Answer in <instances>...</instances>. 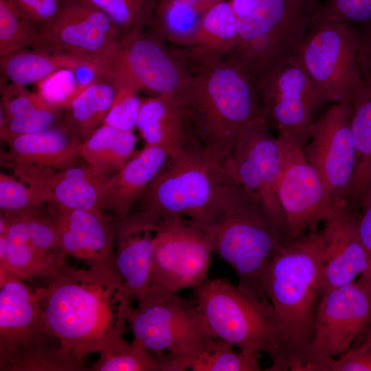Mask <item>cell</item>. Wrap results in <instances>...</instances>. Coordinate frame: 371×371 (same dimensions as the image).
I'll return each mask as SVG.
<instances>
[{
    "instance_id": "6da1fadb",
    "label": "cell",
    "mask_w": 371,
    "mask_h": 371,
    "mask_svg": "<svg viewBox=\"0 0 371 371\" xmlns=\"http://www.w3.org/2000/svg\"><path fill=\"white\" fill-rule=\"evenodd\" d=\"M121 284L116 269L65 264L47 286L34 289L43 322L63 352L83 362L124 336L116 299Z\"/></svg>"
},
{
    "instance_id": "7a4b0ae2",
    "label": "cell",
    "mask_w": 371,
    "mask_h": 371,
    "mask_svg": "<svg viewBox=\"0 0 371 371\" xmlns=\"http://www.w3.org/2000/svg\"><path fill=\"white\" fill-rule=\"evenodd\" d=\"M174 94L194 148L212 161L220 163L228 157L243 131L263 117L254 81L227 57L192 65L190 74Z\"/></svg>"
},
{
    "instance_id": "3957f363",
    "label": "cell",
    "mask_w": 371,
    "mask_h": 371,
    "mask_svg": "<svg viewBox=\"0 0 371 371\" xmlns=\"http://www.w3.org/2000/svg\"><path fill=\"white\" fill-rule=\"evenodd\" d=\"M322 231L289 237L273 258L264 288L284 334L283 370L302 371L320 300Z\"/></svg>"
},
{
    "instance_id": "277c9868",
    "label": "cell",
    "mask_w": 371,
    "mask_h": 371,
    "mask_svg": "<svg viewBox=\"0 0 371 371\" xmlns=\"http://www.w3.org/2000/svg\"><path fill=\"white\" fill-rule=\"evenodd\" d=\"M203 230L214 252L236 273L238 286L260 300H269L265 278L290 236L229 173L217 195L212 220Z\"/></svg>"
},
{
    "instance_id": "5b68a950",
    "label": "cell",
    "mask_w": 371,
    "mask_h": 371,
    "mask_svg": "<svg viewBox=\"0 0 371 371\" xmlns=\"http://www.w3.org/2000/svg\"><path fill=\"white\" fill-rule=\"evenodd\" d=\"M196 305L211 333L249 354L272 359L265 370L282 371L284 334L269 300H260L226 279H207L195 288Z\"/></svg>"
},
{
    "instance_id": "8992f818",
    "label": "cell",
    "mask_w": 371,
    "mask_h": 371,
    "mask_svg": "<svg viewBox=\"0 0 371 371\" xmlns=\"http://www.w3.org/2000/svg\"><path fill=\"white\" fill-rule=\"evenodd\" d=\"M87 370L46 328L35 290L0 269V370Z\"/></svg>"
},
{
    "instance_id": "52a82bcc",
    "label": "cell",
    "mask_w": 371,
    "mask_h": 371,
    "mask_svg": "<svg viewBox=\"0 0 371 371\" xmlns=\"http://www.w3.org/2000/svg\"><path fill=\"white\" fill-rule=\"evenodd\" d=\"M227 176L223 165L190 148L169 156L134 205L156 225L186 218L201 229L210 222L219 190Z\"/></svg>"
},
{
    "instance_id": "ba28073f",
    "label": "cell",
    "mask_w": 371,
    "mask_h": 371,
    "mask_svg": "<svg viewBox=\"0 0 371 371\" xmlns=\"http://www.w3.org/2000/svg\"><path fill=\"white\" fill-rule=\"evenodd\" d=\"M320 0H261L238 17V37L227 56L255 84L293 58L306 38Z\"/></svg>"
},
{
    "instance_id": "9c48e42d",
    "label": "cell",
    "mask_w": 371,
    "mask_h": 371,
    "mask_svg": "<svg viewBox=\"0 0 371 371\" xmlns=\"http://www.w3.org/2000/svg\"><path fill=\"white\" fill-rule=\"evenodd\" d=\"M127 323L133 338L149 350L165 357L164 371H175L180 361L198 353L214 337L196 304L177 294L166 297L145 295L137 300Z\"/></svg>"
},
{
    "instance_id": "30bf717a",
    "label": "cell",
    "mask_w": 371,
    "mask_h": 371,
    "mask_svg": "<svg viewBox=\"0 0 371 371\" xmlns=\"http://www.w3.org/2000/svg\"><path fill=\"white\" fill-rule=\"evenodd\" d=\"M357 56V34L352 25L313 21L294 57L322 103H337L351 102L361 80Z\"/></svg>"
},
{
    "instance_id": "8fae6325",
    "label": "cell",
    "mask_w": 371,
    "mask_h": 371,
    "mask_svg": "<svg viewBox=\"0 0 371 371\" xmlns=\"http://www.w3.org/2000/svg\"><path fill=\"white\" fill-rule=\"evenodd\" d=\"M213 252L207 234L191 221L179 218L158 225L145 295L166 297L198 287L207 280Z\"/></svg>"
},
{
    "instance_id": "7c38bea8",
    "label": "cell",
    "mask_w": 371,
    "mask_h": 371,
    "mask_svg": "<svg viewBox=\"0 0 371 371\" xmlns=\"http://www.w3.org/2000/svg\"><path fill=\"white\" fill-rule=\"evenodd\" d=\"M37 47L72 55L113 69L122 34L113 21L87 0L61 1L56 16L40 30Z\"/></svg>"
},
{
    "instance_id": "4fadbf2b",
    "label": "cell",
    "mask_w": 371,
    "mask_h": 371,
    "mask_svg": "<svg viewBox=\"0 0 371 371\" xmlns=\"http://www.w3.org/2000/svg\"><path fill=\"white\" fill-rule=\"evenodd\" d=\"M371 327V295L355 280L321 297L314 337L302 371H329L330 361L347 351Z\"/></svg>"
},
{
    "instance_id": "5bb4252c",
    "label": "cell",
    "mask_w": 371,
    "mask_h": 371,
    "mask_svg": "<svg viewBox=\"0 0 371 371\" xmlns=\"http://www.w3.org/2000/svg\"><path fill=\"white\" fill-rule=\"evenodd\" d=\"M281 161L277 192L290 237L317 229L342 210L322 177L307 159L304 146L278 137Z\"/></svg>"
},
{
    "instance_id": "9a60e30c",
    "label": "cell",
    "mask_w": 371,
    "mask_h": 371,
    "mask_svg": "<svg viewBox=\"0 0 371 371\" xmlns=\"http://www.w3.org/2000/svg\"><path fill=\"white\" fill-rule=\"evenodd\" d=\"M262 117L278 137L305 146L314 113L323 104L308 76L295 57L256 82Z\"/></svg>"
},
{
    "instance_id": "2e32d148",
    "label": "cell",
    "mask_w": 371,
    "mask_h": 371,
    "mask_svg": "<svg viewBox=\"0 0 371 371\" xmlns=\"http://www.w3.org/2000/svg\"><path fill=\"white\" fill-rule=\"evenodd\" d=\"M280 161V140L262 117L243 131L232 153L220 163L290 236L277 192Z\"/></svg>"
},
{
    "instance_id": "e0dca14e",
    "label": "cell",
    "mask_w": 371,
    "mask_h": 371,
    "mask_svg": "<svg viewBox=\"0 0 371 371\" xmlns=\"http://www.w3.org/2000/svg\"><path fill=\"white\" fill-rule=\"evenodd\" d=\"M351 121V102L335 103L314 120L304 147L334 200L346 208L355 167Z\"/></svg>"
},
{
    "instance_id": "ac0fdd59",
    "label": "cell",
    "mask_w": 371,
    "mask_h": 371,
    "mask_svg": "<svg viewBox=\"0 0 371 371\" xmlns=\"http://www.w3.org/2000/svg\"><path fill=\"white\" fill-rule=\"evenodd\" d=\"M115 260L122 278L116 293L118 321L126 324L132 302L147 292L151 278L156 226L137 212L113 216Z\"/></svg>"
},
{
    "instance_id": "d6986e66",
    "label": "cell",
    "mask_w": 371,
    "mask_h": 371,
    "mask_svg": "<svg viewBox=\"0 0 371 371\" xmlns=\"http://www.w3.org/2000/svg\"><path fill=\"white\" fill-rule=\"evenodd\" d=\"M120 59L133 83L155 95L172 94L190 74V67L177 47L144 29L125 34Z\"/></svg>"
},
{
    "instance_id": "ffe728a7",
    "label": "cell",
    "mask_w": 371,
    "mask_h": 371,
    "mask_svg": "<svg viewBox=\"0 0 371 371\" xmlns=\"http://www.w3.org/2000/svg\"><path fill=\"white\" fill-rule=\"evenodd\" d=\"M65 254L89 267L117 270L113 216L102 210L68 209L49 203Z\"/></svg>"
},
{
    "instance_id": "44dd1931",
    "label": "cell",
    "mask_w": 371,
    "mask_h": 371,
    "mask_svg": "<svg viewBox=\"0 0 371 371\" xmlns=\"http://www.w3.org/2000/svg\"><path fill=\"white\" fill-rule=\"evenodd\" d=\"M320 298L355 280L367 269L370 254L359 236L358 213L345 209L324 223Z\"/></svg>"
},
{
    "instance_id": "7402d4cb",
    "label": "cell",
    "mask_w": 371,
    "mask_h": 371,
    "mask_svg": "<svg viewBox=\"0 0 371 371\" xmlns=\"http://www.w3.org/2000/svg\"><path fill=\"white\" fill-rule=\"evenodd\" d=\"M4 163L22 181L76 165L80 139L66 128L49 129L10 138Z\"/></svg>"
},
{
    "instance_id": "603a6c76",
    "label": "cell",
    "mask_w": 371,
    "mask_h": 371,
    "mask_svg": "<svg viewBox=\"0 0 371 371\" xmlns=\"http://www.w3.org/2000/svg\"><path fill=\"white\" fill-rule=\"evenodd\" d=\"M170 155L159 146H146L106 181L100 199L102 211L113 216L128 214Z\"/></svg>"
},
{
    "instance_id": "cb8c5ba5",
    "label": "cell",
    "mask_w": 371,
    "mask_h": 371,
    "mask_svg": "<svg viewBox=\"0 0 371 371\" xmlns=\"http://www.w3.org/2000/svg\"><path fill=\"white\" fill-rule=\"evenodd\" d=\"M136 127L146 146L161 147L170 156L194 148L183 111L174 93L143 98Z\"/></svg>"
},
{
    "instance_id": "d4e9b609",
    "label": "cell",
    "mask_w": 371,
    "mask_h": 371,
    "mask_svg": "<svg viewBox=\"0 0 371 371\" xmlns=\"http://www.w3.org/2000/svg\"><path fill=\"white\" fill-rule=\"evenodd\" d=\"M113 173L86 163L43 175L27 183L49 191L53 198L51 204L68 209L100 210L102 188Z\"/></svg>"
},
{
    "instance_id": "484cf974",
    "label": "cell",
    "mask_w": 371,
    "mask_h": 371,
    "mask_svg": "<svg viewBox=\"0 0 371 371\" xmlns=\"http://www.w3.org/2000/svg\"><path fill=\"white\" fill-rule=\"evenodd\" d=\"M351 129L355 150V167L347 208L359 212L371 188V80L361 78L352 99Z\"/></svg>"
},
{
    "instance_id": "4316f807",
    "label": "cell",
    "mask_w": 371,
    "mask_h": 371,
    "mask_svg": "<svg viewBox=\"0 0 371 371\" xmlns=\"http://www.w3.org/2000/svg\"><path fill=\"white\" fill-rule=\"evenodd\" d=\"M238 37V16L229 1H221L204 14L190 47H179L190 62L227 57Z\"/></svg>"
},
{
    "instance_id": "83f0119b",
    "label": "cell",
    "mask_w": 371,
    "mask_h": 371,
    "mask_svg": "<svg viewBox=\"0 0 371 371\" xmlns=\"http://www.w3.org/2000/svg\"><path fill=\"white\" fill-rule=\"evenodd\" d=\"M119 78L116 74L100 75L65 109V126L81 142L104 124L113 103Z\"/></svg>"
},
{
    "instance_id": "f1b7e54d",
    "label": "cell",
    "mask_w": 371,
    "mask_h": 371,
    "mask_svg": "<svg viewBox=\"0 0 371 371\" xmlns=\"http://www.w3.org/2000/svg\"><path fill=\"white\" fill-rule=\"evenodd\" d=\"M6 217L7 251L0 259V269L23 280L40 278L48 282L56 273L46 262L32 243L26 227L23 211L2 212Z\"/></svg>"
},
{
    "instance_id": "f546056e",
    "label": "cell",
    "mask_w": 371,
    "mask_h": 371,
    "mask_svg": "<svg viewBox=\"0 0 371 371\" xmlns=\"http://www.w3.org/2000/svg\"><path fill=\"white\" fill-rule=\"evenodd\" d=\"M86 63L93 64L72 55L48 49L23 48L0 57V70L1 75L10 82L26 86L37 82L58 69H74Z\"/></svg>"
},
{
    "instance_id": "4dcf8cb0",
    "label": "cell",
    "mask_w": 371,
    "mask_h": 371,
    "mask_svg": "<svg viewBox=\"0 0 371 371\" xmlns=\"http://www.w3.org/2000/svg\"><path fill=\"white\" fill-rule=\"evenodd\" d=\"M133 131L102 124L81 142L80 158L93 166L116 172L136 153Z\"/></svg>"
},
{
    "instance_id": "1f68e13d",
    "label": "cell",
    "mask_w": 371,
    "mask_h": 371,
    "mask_svg": "<svg viewBox=\"0 0 371 371\" xmlns=\"http://www.w3.org/2000/svg\"><path fill=\"white\" fill-rule=\"evenodd\" d=\"M229 342L211 338L196 355L180 361L175 371H260V355L236 351Z\"/></svg>"
},
{
    "instance_id": "d6a6232c",
    "label": "cell",
    "mask_w": 371,
    "mask_h": 371,
    "mask_svg": "<svg viewBox=\"0 0 371 371\" xmlns=\"http://www.w3.org/2000/svg\"><path fill=\"white\" fill-rule=\"evenodd\" d=\"M165 355L155 353L138 339L128 342L124 336L100 352L91 371H164Z\"/></svg>"
},
{
    "instance_id": "836d02e7",
    "label": "cell",
    "mask_w": 371,
    "mask_h": 371,
    "mask_svg": "<svg viewBox=\"0 0 371 371\" xmlns=\"http://www.w3.org/2000/svg\"><path fill=\"white\" fill-rule=\"evenodd\" d=\"M40 40V28L12 0H0V57L27 47H37Z\"/></svg>"
},
{
    "instance_id": "e575fe53",
    "label": "cell",
    "mask_w": 371,
    "mask_h": 371,
    "mask_svg": "<svg viewBox=\"0 0 371 371\" xmlns=\"http://www.w3.org/2000/svg\"><path fill=\"white\" fill-rule=\"evenodd\" d=\"M53 203L49 191L43 187L17 180L5 173L0 174V208L1 212L12 213Z\"/></svg>"
},
{
    "instance_id": "d590c367",
    "label": "cell",
    "mask_w": 371,
    "mask_h": 371,
    "mask_svg": "<svg viewBox=\"0 0 371 371\" xmlns=\"http://www.w3.org/2000/svg\"><path fill=\"white\" fill-rule=\"evenodd\" d=\"M140 90L130 80L121 78L104 124L124 131H133L143 99L139 96Z\"/></svg>"
},
{
    "instance_id": "8d00e7d4",
    "label": "cell",
    "mask_w": 371,
    "mask_h": 371,
    "mask_svg": "<svg viewBox=\"0 0 371 371\" xmlns=\"http://www.w3.org/2000/svg\"><path fill=\"white\" fill-rule=\"evenodd\" d=\"M59 109L56 107L38 109L7 120L1 111V137L6 142L15 136L49 129L57 118Z\"/></svg>"
},
{
    "instance_id": "74e56055",
    "label": "cell",
    "mask_w": 371,
    "mask_h": 371,
    "mask_svg": "<svg viewBox=\"0 0 371 371\" xmlns=\"http://www.w3.org/2000/svg\"><path fill=\"white\" fill-rule=\"evenodd\" d=\"M313 21L350 25L371 21V0H320Z\"/></svg>"
},
{
    "instance_id": "f35d334b",
    "label": "cell",
    "mask_w": 371,
    "mask_h": 371,
    "mask_svg": "<svg viewBox=\"0 0 371 371\" xmlns=\"http://www.w3.org/2000/svg\"><path fill=\"white\" fill-rule=\"evenodd\" d=\"M36 83L37 93L57 108L66 109L77 97V81L72 69H58Z\"/></svg>"
},
{
    "instance_id": "ab89813d",
    "label": "cell",
    "mask_w": 371,
    "mask_h": 371,
    "mask_svg": "<svg viewBox=\"0 0 371 371\" xmlns=\"http://www.w3.org/2000/svg\"><path fill=\"white\" fill-rule=\"evenodd\" d=\"M52 107L55 106L25 86L1 82V111L6 120L32 110Z\"/></svg>"
},
{
    "instance_id": "60d3db41",
    "label": "cell",
    "mask_w": 371,
    "mask_h": 371,
    "mask_svg": "<svg viewBox=\"0 0 371 371\" xmlns=\"http://www.w3.org/2000/svg\"><path fill=\"white\" fill-rule=\"evenodd\" d=\"M87 1L109 16L120 30L123 36L134 30L146 27V22L128 0Z\"/></svg>"
},
{
    "instance_id": "b9f144b4",
    "label": "cell",
    "mask_w": 371,
    "mask_h": 371,
    "mask_svg": "<svg viewBox=\"0 0 371 371\" xmlns=\"http://www.w3.org/2000/svg\"><path fill=\"white\" fill-rule=\"evenodd\" d=\"M361 341L330 361L329 371H371V327Z\"/></svg>"
},
{
    "instance_id": "7bdbcfd3",
    "label": "cell",
    "mask_w": 371,
    "mask_h": 371,
    "mask_svg": "<svg viewBox=\"0 0 371 371\" xmlns=\"http://www.w3.org/2000/svg\"><path fill=\"white\" fill-rule=\"evenodd\" d=\"M12 1L40 30L56 16L61 3V0Z\"/></svg>"
},
{
    "instance_id": "ee69618b",
    "label": "cell",
    "mask_w": 371,
    "mask_h": 371,
    "mask_svg": "<svg viewBox=\"0 0 371 371\" xmlns=\"http://www.w3.org/2000/svg\"><path fill=\"white\" fill-rule=\"evenodd\" d=\"M353 26L358 40V65L363 79L371 80V21Z\"/></svg>"
},
{
    "instance_id": "f6af8a7d",
    "label": "cell",
    "mask_w": 371,
    "mask_h": 371,
    "mask_svg": "<svg viewBox=\"0 0 371 371\" xmlns=\"http://www.w3.org/2000/svg\"><path fill=\"white\" fill-rule=\"evenodd\" d=\"M223 1L224 0H164L159 5L193 18L202 19L210 8Z\"/></svg>"
},
{
    "instance_id": "bcb514c9",
    "label": "cell",
    "mask_w": 371,
    "mask_h": 371,
    "mask_svg": "<svg viewBox=\"0 0 371 371\" xmlns=\"http://www.w3.org/2000/svg\"><path fill=\"white\" fill-rule=\"evenodd\" d=\"M358 229L363 243L371 254V188L363 198L358 212Z\"/></svg>"
},
{
    "instance_id": "7dc6e473",
    "label": "cell",
    "mask_w": 371,
    "mask_h": 371,
    "mask_svg": "<svg viewBox=\"0 0 371 371\" xmlns=\"http://www.w3.org/2000/svg\"><path fill=\"white\" fill-rule=\"evenodd\" d=\"M164 0H128L146 22V25L158 5Z\"/></svg>"
},
{
    "instance_id": "c3c4849f",
    "label": "cell",
    "mask_w": 371,
    "mask_h": 371,
    "mask_svg": "<svg viewBox=\"0 0 371 371\" xmlns=\"http://www.w3.org/2000/svg\"><path fill=\"white\" fill-rule=\"evenodd\" d=\"M261 0H229V2L238 17L250 12Z\"/></svg>"
},
{
    "instance_id": "681fc988",
    "label": "cell",
    "mask_w": 371,
    "mask_h": 371,
    "mask_svg": "<svg viewBox=\"0 0 371 371\" xmlns=\"http://www.w3.org/2000/svg\"><path fill=\"white\" fill-rule=\"evenodd\" d=\"M358 280L371 295V254L369 265L366 271L360 275Z\"/></svg>"
},
{
    "instance_id": "f907efd6",
    "label": "cell",
    "mask_w": 371,
    "mask_h": 371,
    "mask_svg": "<svg viewBox=\"0 0 371 371\" xmlns=\"http://www.w3.org/2000/svg\"><path fill=\"white\" fill-rule=\"evenodd\" d=\"M61 1H69V0H61Z\"/></svg>"
}]
</instances>
